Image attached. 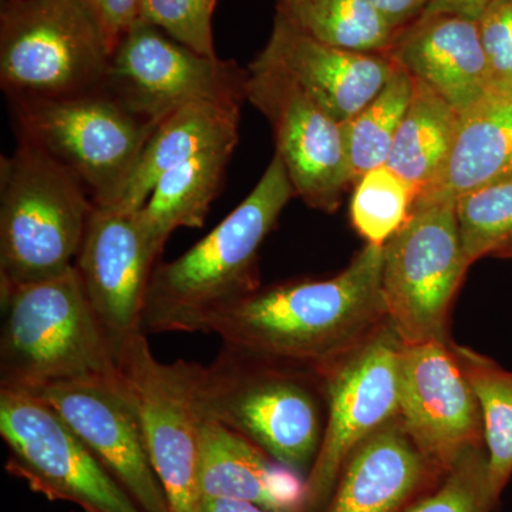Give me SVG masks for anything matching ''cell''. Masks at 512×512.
Instances as JSON below:
<instances>
[{
	"instance_id": "6da1fadb",
	"label": "cell",
	"mask_w": 512,
	"mask_h": 512,
	"mask_svg": "<svg viewBox=\"0 0 512 512\" xmlns=\"http://www.w3.org/2000/svg\"><path fill=\"white\" fill-rule=\"evenodd\" d=\"M382 268L383 245L366 244L332 278L261 286L217 313L205 333L222 348L322 376L389 319Z\"/></svg>"
},
{
	"instance_id": "7a4b0ae2",
	"label": "cell",
	"mask_w": 512,
	"mask_h": 512,
	"mask_svg": "<svg viewBox=\"0 0 512 512\" xmlns=\"http://www.w3.org/2000/svg\"><path fill=\"white\" fill-rule=\"evenodd\" d=\"M296 197L275 154L261 180L234 211L183 255L158 264L148 286L143 330L205 333L208 322L261 288L259 249Z\"/></svg>"
},
{
	"instance_id": "3957f363",
	"label": "cell",
	"mask_w": 512,
	"mask_h": 512,
	"mask_svg": "<svg viewBox=\"0 0 512 512\" xmlns=\"http://www.w3.org/2000/svg\"><path fill=\"white\" fill-rule=\"evenodd\" d=\"M194 394L202 417L308 477L328 414L319 373L221 348L210 365L195 363Z\"/></svg>"
},
{
	"instance_id": "277c9868",
	"label": "cell",
	"mask_w": 512,
	"mask_h": 512,
	"mask_svg": "<svg viewBox=\"0 0 512 512\" xmlns=\"http://www.w3.org/2000/svg\"><path fill=\"white\" fill-rule=\"evenodd\" d=\"M0 387L36 393L70 380L119 375L117 357L76 266L0 291Z\"/></svg>"
},
{
	"instance_id": "5b68a950",
	"label": "cell",
	"mask_w": 512,
	"mask_h": 512,
	"mask_svg": "<svg viewBox=\"0 0 512 512\" xmlns=\"http://www.w3.org/2000/svg\"><path fill=\"white\" fill-rule=\"evenodd\" d=\"M16 140L0 164V291L72 268L96 210L76 175L28 138Z\"/></svg>"
},
{
	"instance_id": "8992f818",
	"label": "cell",
	"mask_w": 512,
	"mask_h": 512,
	"mask_svg": "<svg viewBox=\"0 0 512 512\" xmlns=\"http://www.w3.org/2000/svg\"><path fill=\"white\" fill-rule=\"evenodd\" d=\"M113 47L86 0H2L0 84L6 97L103 89Z\"/></svg>"
},
{
	"instance_id": "52a82bcc",
	"label": "cell",
	"mask_w": 512,
	"mask_h": 512,
	"mask_svg": "<svg viewBox=\"0 0 512 512\" xmlns=\"http://www.w3.org/2000/svg\"><path fill=\"white\" fill-rule=\"evenodd\" d=\"M8 101L16 136L33 141L76 175L100 208L117 204L157 127L104 89Z\"/></svg>"
},
{
	"instance_id": "ba28073f",
	"label": "cell",
	"mask_w": 512,
	"mask_h": 512,
	"mask_svg": "<svg viewBox=\"0 0 512 512\" xmlns=\"http://www.w3.org/2000/svg\"><path fill=\"white\" fill-rule=\"evenodd\" d=\"M468 268L456 204L414 208L383 245L387 318L404 345L453 342L448 333L451 308Z\"/></svg>"
},
{
	"instance_id": "9c48e42d",
	"label": "cell",
	"mask_w": 512,
	"mask_h": 512,
	"mask_svg": "<svg viewBox=\"0 0 512 512\" xmlns=\"http://www.w3.org/2000/svg\"><path fill=\"white\" fill-rule=\"evenodd\" d=\"M0 437L8 473L47 500L86 512H143L42 397L0 387Z\"/></svg>"
},
{
	"instance_id": "30bf717a",
	"label": "cell",
	"mask_w": 512,
	"mask_h": 512,
	"mask_svg": "<svg viewBox=\"0 0 512 512\" xmlns=\"http://www.w3.org/2000/svg\"><path fill=\"white\" fill-rule=\"evenodd\" d=\"M117 370L171 512H198L202 416L195 403V363L160 362L143 333L120 350Z\"/></svg>"
},
{
	"instance_id": "8fae6325",
	"label": "cell",
	"mask_w": 512,
	"mask_h": 512,
	"mask_svg": "<svg viewBox=\"0 0 512 512\" xmlns=\"http://www.w3.org/2000/svg\"><path fill=\"white\" fill-rule=\"evenodd\" d=\"M248 67L205 56L137 19L111 55L103 89L147 123L201 100L247 101Z\"/></svg>"
},
{
	"instance_id": "7c38bea8",
	"label": "cell",
	"mask_w": 512,
	"mask_h": 512,
	"mask_svg": "<svg viewBox=\"0 0 512 512\" xmlns=\"http://www.w3.org/2000/svg\"><path fill=\"white\" fill-rule=\"evenodd\" d=\"M402 348V338L387 319L355 352L323 373L328 403L325 434L306 477L302 512H320L350 454L399 416Z\"/></svg>"
},
{
	"instance_id": "4fadbf2b",
	"label": "cell",
	"mask_w": 512,
	"mask_h": 512,
	"mask_svg": "<svg viewBox=\"0 0 512 512\" xmlns=\"http://www.w3.org/2000/svg\"><path fill=\"white\" fill-rule=\"evenodd\" d=\"M247 101L268 121L296 197L333 214L352 183L342 124L292 77L252 60Z\"/></svg>"
},
{
	"instance_id": "5bb4252c",
	"label": "cell",
	"mask_w": 512,
	"mask_h": 512,
	"mask_svg": "<svg viewBox=\"0 0 512 512\" xmlns=\"http://www.w3.org/2000/svg\"><path fill=\"white\" fill-rule=\"evenodd\" d=\"M397 417L421 453L444 473L468 451L485 448L480 402L453 342L403 343Z\"/></svg>"
},
{
	"instance_id": "9a60e30c",
	"label": "cell",
	"mask_w": 512,
	"mask_h": 512,
	"mask_svg": "<svg viewBox=\"0 0 512 512\" xmlns=\"http://www.w3.org/2000/svg\"><path fill=\"white\" fill-rule=\"evenodd\" d=\"M79 436L143 512H171L119 375L70 380L33 393Z\"/></svg>"
},
{
	"instance_id": "2e32d148",
	"label": "cell",
	"mask_w": 512,
	"mask_h": 512,
	"mask_svg": "<svg viewBox=\"0 0 512 512\" xmlns=\"http://www.w3.org/2000/svg\"><path fill=\"white\" fill-rule=\"evenodd\" d=\"M161 254L137 211L96 207L74 266L116 357L146 333L144 306Z\"/></svg>"
},
{
	"instance_id": "e0dca14e",
	"label": "cell",
	"mask_w": 512,
	"mask_h": 512,
	"mask_svg": "<svg viewBox=\"0 0 512 512\" xmlns=\"http://www.w3.org/2000/svg\"><path fill=\"white\" fill-rule=\"evenodd\" d=\"M254 60L288 74L340 124L375 99L396 67L390 55L326 45L276 15L268 42Z\"/></svg>"
},
{
	"instance_id": "ac0fdd59",
	"label": "cell",
	"mask_w": 512,
	"mask_h": 512,
	"mask_svg": "<svg viewBox=\"0 0 512 512\" xmlns=\"http://www.w3.org/2000/svg\"><path fill=\"white\" fill-rule=\"evenodd\" d=\"M446 474L394 417L350 454L320 512H406Z\"/></svg>"
},
{
	"instance_id": "d6986e66",
	"label": "cell",
	"mask_w": 512,
	"mask_h": 512,
	"mask_svg": "<svg viewBox=\"0 0 512 512\" xmlns=\"http://www.w3.org/2000/svg\"><path fill=\"white\" fill-rule=\"evenodd\" d=\"M389 55L458 113L493 92L477 20L451 13H423L400 30Z\"/></svg>"
},
{
	"instance_id": "ffe728a7",
	"label": "cell",
	"mask_w": 512,
	"mask_h": 512,
	"mask_svg": "<svg viewBox=\"0 0 512 512\" xmlns=\"http://www.w3.org/2000/svg\"><path fill=\"white\" fill-rule=\"evenodd\" d=\"M198 487L201 497L248 501L268 512H302L306 497L305 477L205 417L200 430Z\"/></svg>"
},
{
	"instance_id": "44dd1931",
	"label": "cell",
	"mask_w": 512,
	"mask_h": 512,
	"mask_svg": "<svg viewBox=\"0 0 512 512\" xmlns=\"http://www.w3.org/2000/svg\"><path fill=\"white\" fill-rule=\"evenodd\" d=\"M512 177V92L493 90L460 113L444 167L414 208L456 204L461 195Z\"/></svg>"
},
{
	"instance_id": "7402d4cb",
	"label": "cell",
	"mask_w": 512,
	"mask_h": 512,
	"mask_svg": "<svg viewBox=\"0 0 512 512\" xmlns=\"http://www.w3.org/2000/svg\"><path fill=\"white\" fill-rule=\"evenodd\" d=\"M242 104L238 100L194 101L165 117L148 138L119 201L109 210H140L161 175L211 148L238 143Z\"/></svg>"
},
{
	"instance_id": "603a6c76",
	"label": "cell",
	"mask_w": 512,
	"mask_h": 512,
	"mask_svg": "<svg viewBox=\"0 0 512 512\" xmlns=\"http://www.w3.org/2000/svg\"><path fill=\"white\" fill-rule=\"evenodd\" d=\"M237 146L238 143H229L211 148L161 175L150 197L137 211L158 251H164L177 229L204 225Z\"/></svg>"
},
{
	"instance_id": "cb8c5ba5",
	"label": "cell",
	"mask_w": 512,
	"mask_h": 512,
	"mask_svg": "<svg viewBox=\"0 0 512 512\" xmlns=\"http://www.w3.org/2000/svg\"><path fill=\"white\" fill-rule=\"evenodd\" d=\"M460 113L427 84L414 79L412 101L390 151L386 167L413 188L427 190L446 163ZM416 201V200H414Z\"/></svg>"
},
{
	"instance_id": "d4e9b609",
	"label": "cell",
	"mask_w": 512,
	"mask_h": 512,
	"mask_svg": "<svg viewBox=\"0 0 512 512\" xmlns=\"http://www.w3.org/2000/svg\"><path fill=\"white\" fill-rule=\"evenodd\" d=\"M276 16L326 45L376 55H389L400 32L369 0H276Z\"/></svg>"
},
{
	"instance_id": "484cf974",
	"label": "cell",
	"mask_w": 512,
	"mask_h": 512,
	"mask_svg": "<svg viewBox=\"0 0 512 512\" xmlns=\"http://www.w3.org/2000/svg\"><path fill=\"white\" fill-rule=\"evenodd\" d=\"M453 352L480 402L488 478L500 504L512 477V372L467 346L453 342Z\"/></svg>"
},
{
	"instance_id": "4316f807",
	"label": "cell",
	"mask_w": 512,
	"mask_h": 512,
	"mask_svg": "<svg viewBox=\"0 0 512 512\" xmlns=\"http://www.w3.org/2000/svg\"><path fill=\"white\" fill-rule=\"evenodd\" d=\"M413 89V77L396 63L392 76L375 99L355 117L342 123L353 184L367 171L386 165L394 138L412 101Z\"/></svg>"
},
{
	"instance_id": "83f0119b",
	"label": "cell",
	"mask_w": 512,
	"mask_h": 512,
	"mask_svg": "<svg viewBox=\"0 0 512 512\" xmlns=\"http://www.w3.org/2000/svg\"><path fill=\"white\" fill-rule=\"evenodd\" d=\"M456 215L470 266L483 258H512V177L461 195Z\"/></svg>"
},
{
	"instance_id": "f1b7e54d",
	"label": "cell",
	"mask_w": 512,
	"mask_h": 512,
	"mask_svg": "<svg viewBox=\"0 0 512 512\" xmlns=\"http://www.w3.org/2000/svg\"><path fill=\"white\" fill-rule=\"evenodd\" d=\"M355 185L350 204L353 227L366 244H386L412 214L413 188L386 165L367 171Z\"/></svg>"
},
{
	"instance_id": "f546056e",
	"label": "cell",
	"mask_w": 512,
	"mask_h": 512,
	"mask_svg": "<svg viewBox=\"0 0 512 512\" xmlns=\"http://www.w3.org/2000/svg\"><path fill=\"white\" fill-rule=\"evenodd\" d=\"M497 507L488 478L487 451L476 448L406 512H493Z\"/></svg>"
},
{
	"instance_id": "4dcf8cb0",
	"label": "cell",
	"mask_w": 512,
	"mask_h": 512,
	"mask_svg": "<svg viewBox=\"0 0 512 512\" xmlns=\"http://www.w3.org/2000/svg\"><path fill=\"white\" fill-rule=\"evenodd\" d=\"M217 0H141L140 18L205 56H217L214 19Z\"/></svg>"
},
{
	"instance_id": "1f68e13d",
	"label": "cell",
	"mask_w": 512,
	"mask_h": 512,
	"mask_svg": "<svg viewBox=\"0 0 512 512\" xmlns=\"http://www.w3.org/2000/svg\"><path fill=\"white\" fill-rule=\"evenodd\" d=\"M491 86L512 92V0H493L477 20Z\"/></svg>"
},
{
	"instance_id": "d6a6232c",
	"label": "cell",
	"mask_w": 512,
	"mask_h": 512,
	"mask_svg": "<svg viewBox=\"0 0 512 512\" xmlns=\"http://www.w3.org/2000/svg\"><path fill=\"white\" fill-rule=\"evenodd\" d=\"M86 2L100 20L114 52L124 33L140 18L141 0H86Z\"/></svg>"
},
{
	"instance_id": "836d02e7",
	"label": "cell",
	"mask_w": 512,
	"mask_h": 512,
	"mask_svg": "<svg viewBox=\"0 0 512 512\" xmlns=\"http://www.w3.org/2000/svg\"><path fill=\"white\" fill-rule=\"evenodd\" d=\"M394 29L402 30L420 18L429 0H369Z\"/></svg>"
},
{
	"instance_id": "e575fe53",
	"label": "cell",
	"mask_w": 512,
	"mask_h": 512,
	"mask_svg": "<svg viewBox=\"0 0 512 512\" xmlns=\"http://www.w3.org/2000/svg\"><path fill=\"white\" fill-rule=\"evenodd\" d=\"M493 0H429L424 13H451L478 20Z\"/></svg>"
},
{
	"instance_id": "d590c367",
	"label": "cell",
	"mask_w": 512,
	"mask_h": 512,
	"mask_svg": "<svg viewBox=\"0 0 512 512\" xmlns=\"http://www.w3.org/2000/svg\"><path fill=\"white\" fill-rule=\"evenodd\" d=\"M198 512H268L248 501L232 498L201 497Z\"/></svg>"
}]
</instances>
